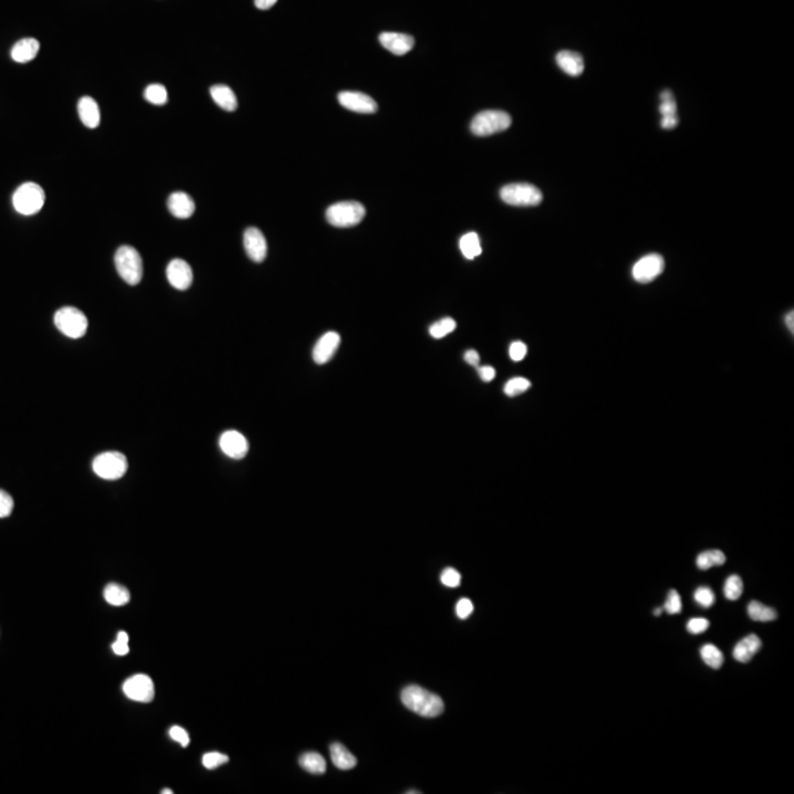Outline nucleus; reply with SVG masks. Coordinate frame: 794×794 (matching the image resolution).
I'll return each mask as SVG.
<instances>
[{
	"instance_id": "1",
	"label": "nucleus",
	"mask_w": 794,
	"mask_h": 794,
	"mask_svg": "<svg viewBox=\"0 0 794 794\" xmlns=\"http://www.w3.org/2000/svg\"><path fill=\"white\" fill-rule=\"evenodd\" d=\"M402 703L423 718H435L443 713L444 701L435 693L419 685H407L402 692Z\"/></svg>"
},
{
	"instance_id": "2",
	"label": "nucleus",
	"mask_w": 794,
	"mask_h": 794,
	"mask_svg": "<svg viewBox=\"0 0 794 794\" xmlns=\"http://www.w3.org/2000/svg\"><path fill=\"white\" fill-rule=\"evenodd\" d=\"M115 267L123 280L137 286L143 278V260L139 251L131 246H121L115 254Z\"/></svg>"
},
{
	"instance_id": "3",
	"label": "nucleus",
	"mask_w": 794,
	"mask_h": 794,
	"mask_svg": "<svg viewBox=\"0 0 794 794\" xmlns=\"http://www.w3.org/2000/svg\"><path fill=\"white\" fill-rule=\"evenodd\" d=\"M45 190L36 182H24L13 193V208L21 215H34L45 205Z\"/></svg>"
},
{
	"instance_id": "4",
	"label": "nucleus",
	"mask_w": 794,
	"mask_h": 794,
	"mask_svg": "<svg viewBox=\"0 0 794 794\" xmlns=\"http://www.w3.org/2000/svg\"><path fill=\"white\" fill-rule=\"evenodd\" d=\"M327 221L338 228L355 227L365 218V208L359 202H338L325 212Z\"/></svg>"
},
{
	"instance_id": "5",
	"label": "nucleus",
	"mask_w": 794,
	"mask_h": 794,
	"mask_svg": "<svg viewBox=\"0 0 794 794\" xmlns=\"http://www.w3.org/2000/svg\"><path fill=\"white\" fill-rule=\"evenodd\" d=\"M512 118L503 111H483L475 115L471 123V131L475 136L485 137L501 132L511 127Z\"/></svg>"
},
{
	"instance_id": "6",
	"label": "nucleus",
	"mask_w": 794,
	"mask_h": 794,
	"mask_svg": "<svg viewBox=\"0 0 794 794\" xmlns=\"http://www.w3.org/2000/svg\"><path fill=\"white\" fill-rule=\"evenodd\" d=\"M500 197L511 206H537L543 201V193L533 184L513 182L500 190Z\"/></svg>"
},
{
	"instance_id": "7",
	"label": "nucleus",
	"mask_w": 794,
	"mask_h": 794,
	"mask_svg": "<svg viewBox=\"0 0 794 794\" xmlns=\"http://www.w3.org/2000/svg\"><path fill=\"white\" fill-rule=\"evenodd\" d=\"M55 325L66 337L79 338L86 334L88 321L79 309L66 306L55 313Z\"/></svg>"
},
{
	"instance_id": "8",
	"label": "nucleus",
	"mask_w": 794,
	"mask_h": 794,
	"mask_svg": "<svg viewBox=\"0 0 794 794\" xmlns=\"http://www.w3.org/2000/svg\"><path fill=\"white\" fill-rule=\"evenodd\" d=\"M128 469L127 458L119 452H106L93 460V471L103 480H119Z\"/></svg>"
},
{
	"instance_id": "9",
	"label": "nucleus",
	"mask_w": 794,
	"mask_h": 794,
	"mask_svg": "<svg viewBox=\"0 0 794 794\" xmlns=\"http://www.w3.org/2000/svg\"><path fill=\"white\" fill-rule=\"evenodd\" d=\"M665 268V260L657 254L643 256L632 267V277L639 283H651L657 278Z\"/></svg>"
},
{
	"instance_id": "10",
	"label": "nucleus",
	"mask_w": 794,
	"mask_h": 794,
	"mask_svg": "<svg viewBox=\"0 0 794 794\" xmlns=\"http://www.w3.org/2000/svg\"><path fill=\"white\" fill-rule=\"evenodd\" d=\"M123 690L128 699L141 701V703H149L155 697L153 681L144 674H139L128 678L123 685Z\"/></svg>"
},
{
	"instance_id": "11",
	"label": "nucleus",
	"mask_w": 794,
	"mask_h": 794,
	"mask_svg": "<svg viewBox=\"0 0 794 794\" xmlns=\"http://www.w3.org/2000/svg\"><path fill=\"white\" fill-rule=\"evenodd\" d=\"M338 102L346 109L357 112V114H374L378 109V106L373 98L368 96V95H364V93H357V91H343V93H340Z\"/></svg>"
},
{
	"instance_id": "12",
	"label": "nucleus",
	"mask_w": 794,
	"mask_h": 794,
	"mask_svg": "<svg viewBox=\"0 0 794 794\" xmlns=\"http://www.w3.org/2000/svg\"><path fill=\"white\" fill-rule=\"evenodd\" d=\"M243 243H244V249H246V254L247 256L254 260V262H263L265 258H267L268 254V244H267V238L262 234L260 230L255 228V227H250L244 231L243 235Z\"/></svg>"
},
{
	"instance_id": "13",
	"label": "nucleus",
	"mask_w": 794,
	"mask_h": 794,
	"mask_svg": "<svg viewBox=\"0 0 794 794\" xmlns=\"http://www.w3.org/2000/svg\"><path fill=\"white\" fill-rule=\"evenodd\" d=\"M219 447L222 452L233 459H243L249 452V443L246 437L234 430L225 431L219 439Z\"/></svg>"
},
{
	"instance_id": "14",
	"label": "nucleus",
	"mask_w": 794,
	"mask_h": 794,
	"mask_svg": "<svg viewBox=\"0 0 794 794\" xmlns=\"http://www.w3.org/2000/svg\"><path fill=\"white\" fill-rule=\"evenodd\" d=\"M166 277L169 284L177 290H187L193 283V271L182 259H174L168 263Z\"/></svg>"
},
{
	"instance_id": "15",
	"label": "nucleus",
	"mask_w": 794,
	"mask_h": 794,
	"mask_svg": "<svg viewBox=\"0 0 794 794\" xmlns=\"http://www.w3.org/2000/svg\"><path fill=\"white\" fill-rule=\"evenodd\" d=\"M338 346H340V336L337 333H334V331L325 333L315 344L313 353H312L313 361L320 365L329 362L331 359H333V356L336 355Z\"/></svg>"
},
{
	"instance_id": "16",
	"label": "nucleus",
	"mask_w": 794,
	"mask_h": 794,
	"mask_svg": "<svg viewBox=\"0 0 794 794\" xmlns=\"http://www.w3.org/2000/svg\"><path fill=\"white\" fill-rule=\"evenodd\" d=\"M380 43L389 52H391L393 55L402 56L406 55L409 50H412L415 40L412 36L402 33H382L380 34Z\"/></svg>"
},
{
	"instance_id": "17",
	"label": "nucleus",
	"mask_w": 794,
	"mask_h": 794,
	"mask_svg": "<svg viewBox=\"0 0 794 794\" xmlns=\"http://www.w3.org/2000/svg\"><path fill=\"white\" fill-rule=\"evenodd\" d=\"M168 209L176 218L187 219L194 214L196 205H194L193 198L187 193L176 192V193H172L168 198Z\"/></svg>"
},
{
	"instance_id": "18",
	"label": "nucleus",
	"mask_w": 794,
	"mask_h": 794,
	"mask_svg": "<svg viewBox=\"0 0 794 794\" xmlns=\"http://www.w3.org/2000/svg\"><path fill=\"white\" fill-rule=\"evenodd\" d=\"M762 647V641L758 637L756 634H749L746 637L738 641L734 647L733 651V656L737 662H741V664H747L753 659V656L756 655Z\"/></svg>"
},
{
	"instance_id": "19",
	"label": "nucleus",
	"mask_w": 794,
	"mask_h": 794,
	"mask_svg": "<svg viewBox=\"0 0 794 794\" xmlns=\"http://www.w3.org/2000/svg\"><path fill=\"white\" fill-rule=\"evenodd\" d=\"M556 62L563 72L571 77H578L584 72V59L577 52L562 50L556 55Z\"/></svg>"
},
{
	"instance_id": "20",
	"label": "nucleus",
	"mask_w": 794,
	"mask_h": 794,
	"mask_svg": "<svg viewBox=\"0 0 794 794\" xmlns=\"http://www.w3.org/2000/svg\"><path fill=\"white\" fill-rule=\"evenodd\" d=\"M78 115L88 128H96L100 124V109L93 98L84 96L78 102Z\"/></svg>"
},
{
	"instance_id": "21",
	"label": "nucleus",
	"mask_w": 794,
	"mask_h": 794,
	"mask_svg": "<svg viewBox=\"0 0 794 794\" xmlns=\"http://www.w3.org/2000/svg\"><path fill=\"white\" fill-rule=\"evenodd\" d=\"M38 50H40V43L36 38H22L13 45L10 50V56L18 63H26L37 56Z\"/></svg>"
},
{
	"instance_id": "22",
	"label": "nucleus",
	"mask_w": 794,
	"mask_h": 794,
	"mask_svg": "<svg viewBox=\"0 0 794 794\" xmlns=\"http://www.w3.org/2000/svg\"><path fill=\"white\" fill-rule=\"evenodd\" d=\"M210 96L214 99V102L219 106V108L233 112L237 109V98L234 95V91L228 87V86H214L210 88Z\"/></svg>"
},
{
	"instance_id": "23",
	"label": "nucleus",
	"mask_w": 794,
	"mask_h": 794,
	"mask_svg": "<svg viewBox=\"0 0 794 794\" xmlns=\"http://www.w3.org/2000/svg\"><path fill=\"white\" fill-rule=\"evenodd\" d=\"M329 753H331V759H333V763L338 768V770L348 771V770H353V768L356 766V758L343 745H340V743L331 745Z\"/></svg>"
},
{
	"instance_id": "24",
	"label": "nucleus",
	"mask_w": 794,
	"mask_h": 794,
	"mask_svg": "<svg viewBox=\"0 0 794 794\" xmlns=\"http://www.w3.org/2000/svg\"><path fill=\"white\" fill-rule=\"evenodd\" d=\"M299 763L304 771H308V772L315 774V775H321L327 771L325 759L321 756L320 753H316V752L303 753L299 759Z\"/></svg>"
},
{
	"instance_id": "25",
	"label": "nucleus",
	"mask_w": 794,
	"mask_h": 794,
	"mask_svg": "<svg viewBox=\"0 0 794 794\" xmlns=\"http://www.w3.org/2000/svg\"><path fill=\"white\" fill-rule=\"evenodd\" d=\"M459 247L462 255L465 256L467 259H475L476 256L481 255V243H480V237L476 233H468L465 235H462L460 242H459Z\"/></svg>"
},
{
	"instance_id": "26",
	"label": "nucleus",
	"mask_w": 794,
	"mask_h": 794,
	"mask_svg": "<svg viewBox=\"0 0 794 794\" xmlns=\"http://www.w3.org/2000/svg\"><path fill=\"white\" fill-rule=\"evenodd\" d=\"M747 614L753 621H758V622H770L777 619L778 614L775 609L770 607V606H765L763 603L758 602V600H752L747 606Z\"/></svg>"
},
{
	"instance_id": "27",
	"label": "nucleus",
	"mask_w": 794,
	"mask_h": 794,
	"mask_svg": "<svg viewBox=\"0 0 794 794\" xmlns=\"http://www.w3.org/2000/svg\"><path fill=\"white\" fill-rule=\"evenodd\" d=\"M104 600L112 606H124L130 602V591L118 584H109L104 589Z\"/></svg>"
},
{
	"instance_id": "28",
	"label": "nucleus",
	"mask_w": 794,
	"mask_h": 794,
	"mask_svg": "<svg viewBox=\"0 0 794 794\" xmlns=\"http://www.w3.org/2000/svg\"><path fill=\"white\" fill-rule=\"evenodd\" d=\"M726 561L725 554L721 550H708V552H701L697 556V568L701 569V571H706V569L712 568V566H721L724 565Z\"/></svg>"
},
{
	"instance_id": "29",
	"label": "nucleus",
	"mask_w": 794,
	"mask_h": 794,
	"mask_svg": "<svg viewBox=\"0 0 794 794\" xmlns=\"http://www.w3.org/2000/svg\"><path fill=\"white\" fill-rule=\"evenodd\" d=\"M700 656L703 659L705 664L712 669H719L724 664V655L717 646L705 644L700 648Z\"/></svg>"
},
{
	"instance_id": "30",
	"label": "nucleus",
	"mask_w": 794,
	"mask_h": 794,
	"mask_svg": "<svg viewBox=\"0 0 794 794\" xmlns=\"http://www.w3.org/2000/svg\"><path fill=\"white\" fill-rule=\"evenodd\" d=\"M724 594L728 600L735 602L743 594V581L738 575H730L724 584Z\"/></svg>"
},
{
	"instance_id": "31",
	"label": "nucleus",
	"mask_w": 794,
	"mask_h": 794,
	"mask_svg": "<svg viewBox=\"0 0 794 794\" xmlns=\"http://www.w3.org/2000/svg\"><path fill=\"white\" fill-rule=\"evenodd\" d=\"M660 108L659 112L662 115V118H674V119H678L677 116V102L674 99V95L671 90H665L664 93L660 95Z\"/></svg>"
},
{
	"instance_id": "32",
	"label": "nucleus",
	"mask_w": 794,
	"mask_h": 794,
	"mask_svg": "<svg viewBox=\"0 0 794 794\" xmlns=\"http://www.w3.org/2000/svg\"><path fill=\"white\" fill-rule=\"evenodd\" d=\"M456 328V321L452 320V318H443L439 322H435L430 327V334L434 338H443L447 334L453 333Z\"/></svg>"
},
{
	"instance_id": "33",
	"label": "nucleus",
	"mask_w": 794,
	"mask_h": 794,
	"mask_svg": "<svg viewBox=\"0 0 794 794\" xmlns=\"http://www.w3.org/2000/svg\"><path fill=\"white\" fill-rule=\"evenodd\" d=\"M144 98L150 103L161 106L168 102V93L162 84H150L144 91Z\"/></svg>"
},
{
	"instance_id": "34",
	"label": "nucleus",
	"mask_w": 794,
	"mask_h": 794,
	"mask_svg": "<svg viewBox=\"0 0 794 794\" xmlns=\"http://www.w3.org/2000/svg\"><path fill=\"white\" fill-rule=\"evenodd\" d=\"M529 387H531V382H529L527 378L516 377V378H512L506 382L505 394L509 397H515V396H520V394L525 393Z\"/></svg>"
},
{
	"instance_id": "35",
	"label": "nucleus",
	"mask_w": 794,
	"mask_h": 794,
	"mask_svg": "<svg viewBox=\"0 0 794 794\" xmlns=\"http://www.w3.org/2000/svg\"><path fill=\"white\" fill-rule=\"evenodd\" d=\"M202 762H203V766L206 768V770H215V768L227 763L228 756L224 753H219V752H210V753L205 754Z\"/></svg>"
},
{
	"instance_id": "36",
	"label": "nucleus",
	"mask_w": 794,
	"mask_h": 794,
	"mask_svg": "<svg viewBox=\"0 0 794 794\" xmlns=\"http://www.w3.org/2000/svg\"><path fill=\"white\" fill-rule=\"evenodd\" d=\"M664 609H665V611H667L668 614H671V615H677V614L681 612L683 603H681V598H680L678 591L671 590V591L668 593V598H667V602H665Z\"/></svg>"
},
{
	"instance_id": "37",
	"label": "nucleus",
	"mask_w": 794,
	"mask_h": 794,
	"mask_svg": "<svg viewBox=\"0 0 794 794\" xmlns=\"http://www.w3.org/2000/svg\"><path fill=\"white\" fill-rule=\"evenodd\" d=\"M694 600L703 607H710L715 603V593L709 587H699L694 593Z\"/></svg>"
},
{
	"instance_id": "38",
	"label": "nucleus",
	"mask_w": 794,
	"mask_h": 794,
	"mask_svg": "<svg viewBox=\"0 0 794 794\" xmlns=\"http://www.w3.org/2000/svg\"><path fill=\"white\" fill-rule=\"evenodd\" d=\"M112 651L115 655L118 656H125L130 652V647H128V634L121 631L118 632V637L116 641L112 644Z\"/></svg>"
},
{
	"instance_id": "39",
	"label": "nucleus",
	"mask_w": 794,
	"mask_h": 794,
	"mask_svg": "<svg viewBox=\"0 0 794 794\" xmlns=\"http://www.w3.org/2000/svg\"><path fill=\"white\" fill-rule=\"evenodd\" d=\"M709 628V621L706 618H693L687 622V631L690 634H701Z\"/></svg>"
},
{
	"instance_id": "40",
	"label": "nucleus",
	"mask_w": 794,
	"mask_h": 794,
	"mask_svg": "<svg viewBox=\"0 0 794 794\" xmlns=\"http://www.w3.org/2000/svg\"><path fill=\"white\" fill-rule=\"evenodd\" d=\"M13 511V499L3 490H0V518H8Z\"/></svg>"
},
{
	"instance_id": "41",
	"label": "nucleus",
	"mask_w": 794,
	"mask_h": 794,
	"mask_svg": "<svg viewBox=\"0 0 794 794\" xmlns=\"http://www.w3.org/2000/svg\"><path fill=\"white\" fill-rule=\"evenodd\" d=\"M442 582L447 587H458L460 584V574L453 568H447L442 574Z\"/></svg>"
},
{
	"instance_id": "42",
	"label": "nucleus",
	"mask_w": 794,
	"mask_h": 794,
	"mask_svg": "<svg viewBox=\"0 0 794 794\" xmlns=\"http://www.w3.org/2000/svg\"><path fill=\"white\" fill-rule=\"evenodd\" d=\"M169 735L172 740H176L177 743H180L182 747H187L190 743V737L187 734V731L184 730L181 726H171L169 728Z\"/></svg>"
},
{
	"instance_id": "43",
	"label": "nucleus",
	"mask_w": 794,
	"mask_h": 794,
	"mask_svg": "<svg viewBox=\"0 0 794 794\" xmlns=\"http://www.w3.org/2000/svg\"><path fill=\"white\" fill-rule=\"evenodd\" d=\"M509 356H511V359L515 362L522 361L524 357L527 356V346L522 341H513L509 348Z\"/></svg>"
},
{
	"instance_id": "44",
	"label": "nucleus",
	"mask_w": 794,
	"mask_h": 794,
	"mask_svg": "<svg viewBox=\"0 0 794 794\" xmlns=\"http://www.w3.org/2000/svg\"><path fill=\"white\" fill-rule=\"evenodd\" d=\"M472 612H474V605H472V602H471L469 599L463 598V599H460V600L458 602V605H456V615H458L460 619H467L468 616H471Z\"/></svg>"
},
{
	"instance_id": "45",
	"label": "nucleus",
	"mask_w": 794,
	"mask_h": 794,
	"mask_svg": "<svg viewBox=\"0 0 794 794\" xmlns=\"http://www.w3.org/2000/svg\"><path fill=\"white\" fill-rule=\"evenodd\" d=\"M478 374H480L483 381L490 382L496 377V369L493 366H481V368H478Z\"/></svg>"
},
{
	"instance_id": "46",
	"label": "nucleus",
	"mask_w": 794,
	"mask_h": 794,
	"mask_svg": "<svg viewBox=\"0 0 794 794\" xmlns=\"http://www.w3.org/2000/svg\"><path fill=\"white\" fill-rule=\"evenodd\" d=\"M463 359H465V362L469 364V365H472V366H478V365H480V355H478V352H476V350H472V349L468 350V352L465 353V356H463Z\"/></svg>"
},
{
	"instance_id": "47",
	"label": "nucleus",
	"mask_w": 794,
	"mask_h": 794,
	"mask_svg": "<svg viewBox=\"0 0 794 794\" xmlns=\"http://www.w3.org/2000/svg\"><path fill=\"white\" fill-rule=\"evenodd\" d=\"M275 3H277V0H255L256 8H258V9H262V10L271 9Z\"/></svg>"
},
{
	"instance_id": "48",
	"label": "nucleus",
	"mask_w": 794,
	"mask_h": 794,
	"mask_svg": "<svg viewBox=\"0 0 794 794\" xmlns=\"http://www.w3.org/2000/svg\"><path fill=\"white\" fill-rule=\"evenodd\" d=\"M786 322H787V327H788V329H790V331H791V333H793V331H794V313H793V312L787 313V316H786Z\"/></svg>"
},
{
	"instance_id": "49",
	"label": "nucleus",
	"mask_w": 794,
	"mask_h": 794,
	"mask_svg": "<svg viewBox=\"0 0 794 794\" xmlns=\"http://www.w3.org/2000/svg\"><path fill=\"white\" fill-rule=\"evenodd\" d=\"M660 614H662V609H660V607H659V609H655V615H656V616H659Z\"/></svg>"
},
{
	"instance_id": "50",
	"label": "nucleus",
	"mask_w": 794,
	"mask_h": 794,
	"mask_svg": "<svg viewBox=\"0 0 794 794\" xmlns=\"http://www.w3.org/2000/svg\"><path fill=\"white\" fill-rule=\"evenodd\" d=\"M164 794H172V790H162Z\"/></svg>"
}]
</instances>
